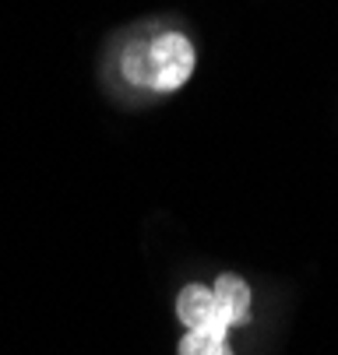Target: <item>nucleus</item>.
I'll use <instances>...</instances> for the list:
<instances>
[{"mask_svg": "<svg viewBox=\"0 0 338 355\" xmlns=\"http://www.w3.org/2000/svg\"><path fill=\"white\" fill-rule=\"evenodd\" d=\"M176 317L187 331H219L244 327L251 320V285L236 275H219L215 288L205 285H183L176 295Z\"/></svg>", "mask_w": 338, "mask_h": 355, "instance_id": "f03ea898", "label": "nucleus"}, {"mask_svg": "<svg viewBox=\"0 0 338 355\" xmlns=\"http://www.w3.org/2000/svg\"><path fill=\"white\" fill-rule=\"evenodd\" d=\"M194 64H198L194 46L180 32H166V35H155L149 42L137 39L120 57L124 78L137 88H149V92H176L194 74Z\"/></svg>", "mask_w": 338, "mask_h": 355, "instance_id": "f257e3e1", "label": "nucleus"}, {"mask_svg": "<svg viewBox=\"0 0 338 355\" xmlns=\"http://www.w3.org/2000/svg\"><path fill=\"white\" fill-rule=\"evenodd\" d=\"M180 355H233V348L219 331H187L180 338Z\"/></svg>", "mask_w": 338, "mask_h": 355, "instance_id": "7ed1b4c3", "label": "nucleus"}]
</instances>
